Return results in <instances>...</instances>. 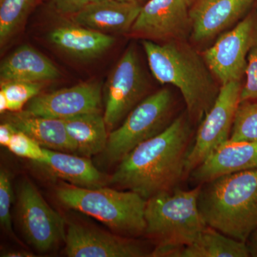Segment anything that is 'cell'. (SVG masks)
<instances>
[{"label": "cell", "mask_w": 257, "mask_h": 257, "mask_svg": "<svg viewBox=\"0 0 257 257\" xmlns=\"http://www.w3.org/2000/svg\"><path fill=\"white\" fill-rule=\"evenodd\" d=\"M189 116L179 115L159 135L140 144L119 162L109 182L150 199L178 188L186 179L191 149Z\"/></svg>", "instance_id": "cell-1"}, {"label": "cell", "mask_w": 257, "mask_h": 257, "mask_svg": "<svg viewBox=\"0 0 257 257\" xmlns=\"http://www.w3.org/2000/svg\"><path fill=\"white\" fill-rule=\"evenodd\" d=\"M142 43L154 77L178 88L189 117L202 121L219 92L203 57L179 40L164 45L150 40Z\"/></svg>", "instance_id": "cell-2"}, {"label": "cell", "mask_w": 257, "mask_h": 257, "mask_svg": "<svg viewBox=\"0 0 257 257\" xmlns=\"http://www.w3.org/2000/svg\"><path fill=\"white\" fill-rule=\"evenodd\" d=\"M198 206L208 226L246 243L257 229V170L226 174L201 184Z\"/></svg>", "instance_id": "cell-3"}, {"label": "cell", "mask_w": 257, "mask_h": 257, "mask_svg": "<svg viewBox=\"0 0 257 257\" xmlns=\"http://www.w3.org/2000/svg\"><path fill=\"white\" fill-rule=\"evenodd\" d=\"M201 185L191 190L179 188L147 199L145 234L157 240L151 256L177 257L207 226L198 206Z\"/></svg>", "instance_id": "cell-4"}, {"label": "cell", "mask_w": 257, "mask_h": 257, "mask_svg": "<svg viewBox=\"0 0 257 257\" xmlns=\"http://www.w3.org/2000/svg\"><path fill=\"white\" fill-rule=\"evenodd\" d=\"M56 195L65 207L94 218L119 234L136 236L145 232L147 200L138 193L73 185L59 187Z\"/></svg>", "instance_id": "cell-5"}, {"label": "cell", "mask_w": 257, "mask_h": 257, "mask_svg": "<svg viewBox=\"0 0 257 257\" xmlns=\"http://www.w3.org/2000/svg\"><path fill=\"white\" fill-rule=\"evenodd\" d=\"M173 97L169 89L147 96L135 106L119 127L109 134L101 152L102 163L119 162L140 144L163 132L172 122Z\"/></svg>", "instance_id": "cell-6"}, {"label": "cell", "mask_w": 257, "mask_h": 257, "mask_svg": "<svg viewBox=\"0 0 257 257\" xmlns=\"http://www.w3.org/2000/svg\"><path fill=\"white\" fill-rule=\"evenodd\" d=\"M241 81L221 85L214 104L202 120L186 162V178L213 152L229 141L240 103Z\"/></svg>", "instance_id": "cell-7"}, {"label": "cell", "mask_w": 257, "mask_h": 257, "mask_svg": "<svg viewBox=\"0 0 257 257\" xmlns=\"http://www.w3.org/2000/svg\"><path fill=\"white\" fill-rule=\"evenodd\" d=\"M19 222L28 242L47 252L65 241V221L49 206L36 187L23 180L18 187Z\"/></svg>", "instance_id": "cell-8"}, {"label": "cell", "mask_w": 257, "mask_h": 257, "mask_svg": "<svg viewBox=\"0 0 257 257\" xmlns=\"http://www.w3.org/2000/svg\"><path fill=\"white\" fill-rule=\"evenodd\" d=\"M257 39V9H252L232 30L224 32L202 57L221 85L241 81L247 56Z\"/></svg>", "instance_id": "cell-9"}, {"label": "cell", "mask_w": 257, "mask_h": 257, "mask_svg": "<svg viewBox=\"0 0 257 257\" xmlns=\"http://www.w3.org/2000/svg\"><path fill=\"white\" fill-rule=\"evenodd\" d=\"M146 81L134 47L126 50L115 65L104 87V117L107 128L114 130L145 94Z\"/></svg>", "instance_id": "cell-10"}, {"label": "cell", "mask_w": 257, "mask_h": 257, "mask_svg": "<svg viewBox=\"0 0 257 257\" xmlns=\"http://www.w3.org/2000/svg\"><path fill=\"white\" fill-rule=\"evenodd\" d=\"M101 86L99 83H81L47 94H38L29 101L24 114L55 119H67L85 113L100 111Z\"/></svg>", "instance_id": "cell-11"}, {"label": "cell", "mask_w": 257, "mask_h": 257, "mask_svg": "<svg viewBox=\"0 0 257 257\" xmlns=\"http://www.w3.org/2000/svg\"><path fill=\"white\" fill-rule=\"evenodd\" d=\"M64 242L65 253L69 257H143L152 254L137 240L76 223L69 224Z\"/></svg>", "instance_id": "cell-12"}, {"label": "cell", "mask_w": 257, "mask_h": 257, "mask_svg": "<svg viewBox=\"0 0 257 257\" xmlns=\"http://www.w3.org/2000/svg\"><path fill=\"white\" fill-rule=\"evenodd\" d=\"M189 8L187 0H148L131 30L152 38L181 40L191 30Z\"/></svg>", "instance_id": "cell-13"}, {"label": "cell", "mask_w": 257, "mask_h": 257, "mask_svg": "<svg viewBox=\"0 0 257 257\" xmlns=\"http://www.w3.org/2000/svg\"><path fill=\"white\" fill-rule=\"evenodd\" d=\"M257 0H200L189 11L193 40H209L243 18Z\"/></svg>", "instance_id": "cell-14"}, {"label": "cell", "mask_w": 257, "mask_h": 257, "mask_svg": "<svg viewBox=\"0 0 257 257\" xmlns=\"http://www.w3.org/2000/svg\"><path fill=\"white\" fill-rule=\"evenodd\" d=\"M257 170V141H228L191 172L196 185L240 171Z\"/></svg>", "instance_id": "cell-15"}, {"label": "cell", "mask_w": 257, "mask_h": 257, "mask_svg": "<svg viewBox=\"0 0 257 257\" xmlns=\"http://www.w3.org/2000/svg\"><path fill=\"white\" fill-rule=\"evenodd\" d=\"M143 5L119 0H103L83 7L72 20L76 25L103 32L122 33L133 28Z\"/></svg>", "instance_id": "cell-16"}, {"label": "cell", "mask_w": 257, "mask_h": 257, "mask_svg": "<svg viewBox=\"0 0 257 257\" xmlns=\"http://www.w3.org/2000/svg\"><path fill=\"white\" fill-rule=\"evenodd\" d=\"M60 77L52 61L36 49L25 45L12 52L0 65L1 83L44 82Z\"/></svg>", "instance_id": "cell-17"}, {"label": "cell", "mask_w": 257, "mask_h": 257, "mask_svg": "<svg viewBox=\"0 0 257 257\" xmlns=\"http://www.w3.org/2000/svg\"><path fill=\"white\" fill-rule=\"evenodd\" d=\"M51 44L72 57L91 59L99 57L115 42L114 37L80 25H62L48 34Z\"/></svg>", "instance_id": "cell-18"}, {"label": "cell", "mask_w": 257, "mask_h": 257, "mask_svg": "<svg viewBox=\"0 0 257 257\" xmlns=\"http://www.w3.org/2000/svg\"><path fill=\"white\" fill-rule=\"evenodd\" d=\"M7 121L44 148L76 154L75 145L69 137L63 119L32 116L18 111L10 115Z\"/></svg>", "instance_id": "cell-19"}, {"label": "cell", "mask_w": 257, "mask_h": 257, "mask_svg": "<svg viewBox=\"0 0 257 257\" xmlns=\"http://www.w3.org/2000/svg\"><path fill=\"white\" fill-rule=\"evenodd\" d=\"M46 150L47 159L44 166L56 177L84 188L104 187L105 177L87 157L76 156L69 152Z\"/></svg>", "instance_id": "cell-20"}, {"label": "cell", "mask_w": 257, "mask_h": 257, "mask_svg": "<svg viewBox=\"0 0 257 257\" xmlns=\"http://www.w3.org/2000/svg\"><path fill=\"white\" fill-rule=\"evenodd\" d=\"M69 137L76 147V154L89 157L105 149L107 135L104 115L100 111L85 113L64 119Z\"/></svg>", "instance_id": "cell-21"}, {"label": "cell", "mask_w": 257, "mask_h": 257, "mask_svg": "<svg viewBox=\"0 0 257 257\" xmlns=\"http://www.w3.org/2000/svg\"><path fill=\"white\" fill-rule=\"evenodd\" d=\"M246 243L226 236L207 226L195 241L184 246L177 257H248Z\"/></svg>", "instance_id": "cell-22"}, {"label": "cell", "mask_w": 257, "mask_h": 257, "mask_svg": "<svg viewBox=\"0 0 257 257\" xmlns=\"http://www.w3.org/2000/svg\"><path fill=\"white\" fill-rule=\"evenodd\" d=\"M37 0H0V44L5 45L25 23Z\"/></svg>", "instance_id": "cell-23"}, {"label": "cell", "mask_w": 257, "mask_h": 257, "mask_svg": "<svg viewBox=\"0 0 257 257\" xmlns=\"http://www.w3.org/2000/svg\"><path fill=\"white\" fill-rule=\"evenodd\" d=\"M229 141H257V100L239 103Z\"/></svg>", "instance_id": "cell-24"}, {"label": "cell", "mask_w": 257, "mask_h": 257, "mask_svg": "<svg viewBox=\"0 0 257 257\" xmlns=\"http://www.w3.org/2000/svg\"><path fill=\"white\" fill-rule=\"evenodd\" d=\"M43 87V82H10L1 83L0 92L6 97L8 111L18 112L40 94Z\"/></svg>", "instance_id": "cell-25"}, {"label": "cell", "mask_w": 257, "mask_h": 257, "mask_svg": "<svg viewBox=\"0 0 257 257\" xmlns=\"http://www.w3.org/2000/svg\"><path fill=\"white\" fill-rule=\"evenodd\" d=\"M17 156L28 159L40 165L47 162L46 149L23 132L17 131L8 147Z\"/></svg>", "instance_id": "cell-26"}, {"label": "cell", "mask_w": 257, "mask_h": 257, "mask_svg": "<svg viewBox=\"0 0 257 257\" xmlns=\"http://www.w3.org/2000/svg\"><path fill=\"white\" fill-rule=\"evenodd\" d=\"M13 198V185L9 173L2 169L0 171V224L10 234L13 233L10 212Z\"/></svg>", "instance_id": "cell-27"}, {"label": "cell", "mask_w": 257, "mask_h": 257, "mask_svg": "<svg viewBox=\"0 0 257 257\" xmlns=\"http://www.w3.org/2000/svg\"><path fill=\"white\" fill-rule=\"evenodd\" d=\"M245 76L246 80L241 88L240 102L257 100V39L248 52Z\"/></svg>", "instance_id": "cell-28"}, {"label": "cell", "mask_w": 257, "mask_h": 257, "mask_svg": "<svg viewBox=\"0 0 257 257\" xmlns=\"http://www.w3.org/2000/svg\"><path fill=\"white\" fill-rule=\"evenodd\" d=\"M60 14L74 15L84 6L83 0H49Z\"/></svg>", "instance_id": "cell-29"}, {"label": "cell", "mask_w": 257, "mask_h": 257, "mask_svg": "<svg viewBox=\"0 0 257 257\" xmlns=\"http://www.w3.org/2000/svg\"><path fill=\"white\" fill-rule=\"evenodd\" d=\"M18 130L8 121H5L0 125V145L1 146L8 147L13 135Z\"/></svg>", "instance_id": "cell-30"}, {"label": "cell", "mask_w": 257, "mask_h": 257, "mask_svg": "<svg viewBox=\"0 0 257 257\" xmlns=\"http://www.w3.org/2000/svg\"><path fill=\"white\" fill-rule=\"evenodd\" d=\"M249 256L257 257V229L250 235L246 241Z\"/></svg>", "instance_id": "cell-31"}, {"label": "cell", "mask_w": 257, "mask_h": 257, "mask_svg": "<svg viewBox=\"0 0 257 257\" xmlns=\"http://www.w3.org/2000/svg\"><path fill=\"white\" fill-rule=\"evenodd\" d=\"M3 256H7V257H30V256H34V255H32V253L27 252V251H10V252H8L5 253L4 255H3Z\"/></svg>", "instance_id": "cell-32"}, {"label": "cell", "mask_w": 257, "mask_h": 257, "mask_svg": "<svg viewBox=\"0 0 257 257\" xmlns=\"http://www.w3.org/2000/svg\"><path fill=\"white\" fill-rule=\"evenodd\" d=\"M6 111H8V101H7L5 94L3 92H0V113L4 114Z\"/></svg>", "instance_id": "cell-33"}, {"label": "cell", "mask_w": 257, "mask_h": 257, "mask_svg": "<svg viewBox=\"0 0 257 257\" xmlns=\"http://www.w3.org/2000/svg\"><path fill=\"white\" fill-rule=\"evenodd\" d=\"M119 1L127 2V3H137V4L142 5L146 0H119Z\"/></svg>", "instance_id": "cell-34"}, {"label": "cell", "mask_w": 257, "mask_h": 257, "mask_svg": "<svg viewBox=\"0 0 257 257\" xmlns=\"http://www.w3.org/2000/svg\"><path fill=\"white\" fill-rule=\"evenodd\" d=\"M84 1V5L90 4V3H97V2L103 1V0H83Z\"/></svg>", "instance_id": "cell-35"}, {"label": "cell", "mask_w": 257, "mask_h": 257, "mask_svg": "<svg viewBox=\"0 0 257 257\" xmlns=\"http://www.w3.org/2000/svg\"><path fill=\"white\" fill-rule=\"evenodd\" d=\"M199 1H200V0H187V4H188L189 8L195 5Z\"/></svg>", "instance_id": "cell-36"}]
</instances>
